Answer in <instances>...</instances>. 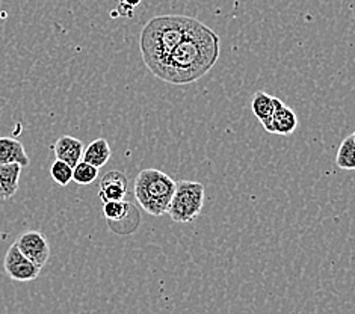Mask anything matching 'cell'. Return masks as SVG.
I'll use <instances>...</instances> for the list:
<instances>
[{"mask_svg":"<svg viewBox=\"0 0 355 314\" xmlns=\"http://www.w3.org/2000/svg\"><path fill=\"white\" fill-rule=\"evenodd\" d=\"M219 55L221 38L205 23L197 21L189 35L151 73L166 83L191 85L214 69Z\"/></svg>","mask_w":355,"mask_h":314,"instance_id":"6da1fadb","label":"cell"},{"mask_svg":"<svg viewBox=\"0 0 355 314\" xmlns=\"http://www.w3.org/2000/svg\"><path fill=\"white\" fill-rule=\"evenodd\" d=\"M197 19L188 15H157L144 26L139 38L142 61L151 71L189 35Z\"/></svg>","mask_w":355,"mask_h":314,"instance_id":"7a4b0ae2","label":"cell"},{"mask_svg":"<svg viewBox=\"0 0 355 314\" xmlns=\"http://www.w3.org/2000/svg\"><path fill=\"white\" fill-rule=\"evenodd\" d=\"M175 186L177 182L160 169H142L135 178V198L148 215L164 216L168 213Z\"/></svg>","mask_w":355,"mask_h":314,"instance_id":"3957f363","label":"cell"},{"mask_svg":"<svg viewBox=\"0 0 355 314\" xmlns=\"http://www.w3.org/2000/svg\"><path fill=\"white\" fill-rule=\"evenodd\" d=\"M206 188L200 182L182 180L177 182L175 192L171 204L168 207V215L179 224H188L196 220L205 207Z\"/></svg>","mask_w":355,"mask_h":314,"instance_id":"277c9868","label":"cell"},{"mask_svg":"<svg viewBox=\"0 0 355 314\" xmlns=\"http://www.w3.org/2000/svg\"><path fill=\"white\" fill-rule=\"evenodd\" d=\"M3 266L8 277L14 279V281H21V283L33 281V279L38 278L41 272V269L37 265H33L28 257L23 256L20 250L17 248L15 243H12L10 246V250H8Z\"/></svg>","mask_w":355,"mask_h":314,"instance_id":"5b68a950","label":"cell"},{"mask_svg":"<svg viewBox=\"0 0 355 314\" xmlns=\"http://www.w3.org/2000/svg\"><path fill=\"white\" fill-rule=\"evenodd\" d=\"M17 248L40 269L46 266L50 257V245L44 234L40 232H26L15 241Z\"/></svg>","mask_w":355,"mask_h":314,"instance_id":"8992f818","label":"cell"},{"mask_svg":"<svg viewBox=\"0 0 355 314\" xmlns=\"http://www.w3.org/2000/svg\"><path fill=\"white\" fill-rule=\"evenodd\" d=\"M261 125L268 133L289 137L297 130L298 116L291 106H287L280 98L274 97V114L269 120L261 123Z\"/></svg>","mask_w":355,"mask_h":314,"instance_id":"52a82bcc","label":"cell"},{"mask_svg":"<svg viewBox=\"0 0 355 314\" xmlns=\"http://www.w3.org/2000/svg\"><path fill=\"white\" fill-rule=\"evenodd\" d=\"M129 191V182L121 171H109L100 180L98 198L103 202L123 201Z\"/></svg>","mask_w":355,"mask_h":314,"instance_id":"ba28073f","label":"cell"},{"mask_svg":"<svg viewBox=\"0 0 355 314\" xmlns=\"http://www.w3.org/2000/svg\"><path fill=\"white\" fill-rule=\"evenodd\" d=\"M53 150L56 155V160H62L67 165L74 168L79 162H82L85 146H83V142L78 138L64 134V137H61L53 143Z\"/></svg>","mask_w":355,"mask_h":314,"instance_id":"9c48e42d","label":"cell"},{"mask_svg":"<svg viewBox=\"0 0 355 314\" xmlns=\"http://www.w3.org/2000/svg\"><path fill=\"white\" fill-rule=\"evenodd\" d=\"M19 164L20 166H29L31 160L23 143L10 137L0 138V165Z\"/></svg>","mask_w":355,"mask_h":314,"instance_id":"30bf717a","label":"cell"},{"mask_svg":"<svg viewBox=\"0 0 355 314\" xmlns=\"http://www.w3.org/2000/svg\"><path fill=\"white\" fill-rule=\"evenodd\" d=\"M21 169L19 164L0 165V201L11 200L19 191Z\"/></svg>","mask_w":355,"mask_h":314,"instance_id":"8fae6325","label":"cell"},{"mask_svg":"<svg viewBox=\"0 0 355 314\" xmlns=\"http://www.w3.org/2000/svg\"><path fill=\"white\" fill-rule=\"evenodd\" d=\"M111 156L112 151L111 147H109V142L103 138H98L96 141H92L89 146H87V148L83 150L82 160L100 169L109 162Z\"/></svg>","mask_w":355,"mask_h":314,"instance_id":"7c38bea8","label":"cell"},{"mask_svg":"<svg viewBox=\"0 0 355 314\" xmlns=\"http://www.w3.org/2000/svg\"><path fill=\"white\" fill-rule=\"evenodd\" d=\"M251 110L260 123L269 120L274 114V97L263 91H257L251 100Z\"/></svg>","mask_w":355,"mask_h":314,"instance_id":"4fadbf2b","label":"cell"},{"mask_svg":"<svg viewBox=\"0 0 355 314\" xmlns=\"http://www.w3.org/2000/svg\"><path fill=\"white\" fill-rule=\"evenodd\" d=\"M336 165L346 171H354L355 169V141L352 134L345 138L339 146L336 155Z\"/></svg>","mask_w":355,"mask_h":314,"instance_id":"5bb4252c","label":"cell"},{"mask_svg":"<svg viewBox=\"0 0 355 314\" xmlns=\"http://www.w3.org/2000/svg\"><path fill=\"white\" fill-rule=\"evenodd\" d=\"M133 211V207L130 202H128L125 200L123 201H111V202H105L103 206V213L105 218L107 219V224H118L128 218Z\"/></svg>","mask_w":355,"mask_h":314,"instance_id":"9a60e30c","label":"cell"},{"mask_svg":"<svg viewBox=\"0 0 355 314\" xmlns=\"http://www.w3.org/2000/svg\"><path fill=\"white\" fill-rule=\"evenodd\" d=\"M97 177L98 168L83 162V160L73 168V182L78 184H91L97 180Z\"/></svg>","mask_w":355,"mask_h":314,"instance_id":"2e32d148","label":"cell"},{"mask_svg":"<svg viewBox=\"0 0 355 314\" xmlns=\"http://www.w3.org/2000/svg\"><path fill=\"white\" fill-rule=\"evenodd\" d=\"M50 175L59 186H67L73 182V168L62 160H55L50 168Z\"/></svg>","mask_w":355,"mask_h":314,"instance_id":"e0dca14e","label":"cell"},{"mask_svg":"<svg viewBox=\"0 0 355 314\" xmlns=\"http://www.w3.org/2000/svg\"><path fill=\"white\" fill-rule=\"evenodd\" d=\"M121 2H123L125 6L135 8V6H138V5L141 3V0H121Z\"/></svg>","mask_w":355,"mask_h":314,"instance_id":"ac0fdd59","label":"cell"},{"mask_svg":"<svg viewBox=\"0 0 355 314\" xmlns=\"http://www.w3.org/2000/svg\"><path fill=\"white\" fill-rule=\"evenodd\" d=\"M352 138H354V141H355V132L352 133Z\"/></svg>","mask_w":355,"mask_h":314,"instance_id":"d6986e66","label":"cell"}]
</instances>
